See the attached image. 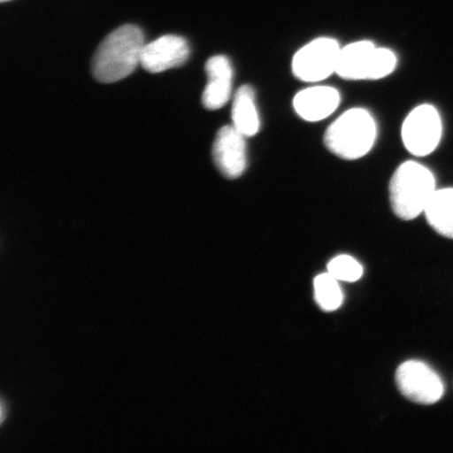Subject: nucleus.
<instances>
[{
  "label": "nucleus",
  "instance_id": "nucleus-11",
  "mask_svg": "<svg viewBox=\"0 0 453 453\" xmlns=\"http://www.w3.org/2000/svg\"><path fill=\"white\" fill-rule=\"evenodd\" d=\"M340 94L336 88L317 85L299 92L293 100L297 115L308 122H319L338 109Z\"/></svg>",
  "mask_w": 453,
  "mask_h": 453
},
{
  "label": "nucleus",
  "instance_id": "nucleus-17",
  "mask_svg": "<svg viewBox=\"0 0 453 453\" xmlns=\"http://www.w3.org/2000/svg\"><path fill=\"white\" fill-rule=\"evenodd\" d=\"M3 3L4 2H10V0H2Z\"/></svg>",
  "mask_w": 453,
  "mask_h": 453
},
{
  "label": "nucleus",
  "instance_id": "nucleus-1",
  "mask_svg": "<svg viewBox=\"0 0 453 453\" xmlns=\"http://www.w3.org/2000/svg\"><path fill=\"white\" fill-rule=\"evenodd\" d=\"M144 45V34L137 26L116 28L96 50L92 61L94 77L102 83H113L128 77L141 65Z\"/></svg>",
  "mask_w": 453,
  "mask_h": 453
},
{
  "label": "nucleus",
  "instance_id": "nucleus-6",
  "mask_svg": "<svg viewBox=\"0 0 453 453\" xmlns=\"http://www.w3.org/2000/svg\"><path fill=\"white\" fill-rule=\"evenodd\" d=\"M441 137V121L437 110L429 104L416 107L402 126V140L406 150L416 157L432 154Z\"/></svg>",
  "mask_w": 453,
  "mask_h": 453
},
{
  "label": "nucleus",
  "instance_id": "nucleus-14",
  "mask_svg": "<svg viewBox=\"0 0 453 453\" xmlns=\"http://www.w3.org/2000/svg\"><path fill=\"white\" fill-rule=\"evenodd\" d=\"M314 288L316 302L322 310L335 311L342 304L343 296L338 280L328 272L316 277Z\"/></svg>",
  "mask_w": 453,
  "mask_h": 453
},
{
  "label": "nucleus",
  "instance_id": "nucleus-8",
  "mask_svg": "<svg viewBox=\"0 0 453 453\" xmlns=\"http://www.w3.org/2000/svg\"><path fill=\"white\" fill-rule=\"evenodd\" d=\"M246 137L234 126L220 128L213 142L212 156L215 166L225 178L235 180L247 168Z\"/></svg>",
  "mask_w": 453,
  "mask_h": 453
},
{
  "label": "nucleus",
  "instance_id": "nucleus-5",
  "mask_svg": "<svg viewBox=\"0 0 453 453\" xmlns=\"http://www.w3.org/2000/svg\"><path fill=\"white\" fill-rule=\"evenodd\" d=\"M339 43L333 38H317L300 49L292 60V71L299 81L317 83L336 73Z\"/></svg>",
  "mask_w": 453,
  "mask_h": 453
},
{
  "label": "nucleus",
  "instance_id": "nucleus-12",
  "mask_svg": "<svg viewBox=\"0 0 453 453\" xmlns=\"http://www.w3.org/2000/svg\"><path fill=\"white\" fill-rule=\"evenodd\" d=\"M255 92L250 85H242L236 90L232 104L234 127L246 138L254 137L260 128L259 115L255 102Z\"/></svg>",
  "mask_w": 453,
  "mask_h": 453
},
{
  "label": "nucleus",
  "instance_id": "nucleus-2",
  "mask_svg": "<svg viewBox=\"0 0 453 453\" xmlns=\"http://www.w3.org/2000/svg\"><path fill=\"white\" fill-rule=\"evenodd\" d=\"M435 191L432 172L418 162L407 161L390 180V205L396 217L411 220L424 213Z\"/></svg>",
  "mask_w": 453,
  "mask_h": 453
},
{
  "label": "nucleus",
  "instance_id": "nucleus-9",
  "mask_svg": "<svg viewBox=\"0 0 453 453\" xmlns=\"http://www.w3.org/2000/svg\"><path fill=\"white\" fill-rule=\"evenodd\" d=\"M189 55V44L186 39L165 35L144 45L141 65L147 72L162 73L184 65Z\"/></svg>",
  "mask_w": 453,
  "mask_h": 453
},
{
  "label": "nucleus",
  "instance_id": "nucleus-13",
  "mask_svg": "<svg viewBox=\"0 0 453 453\" xmlns=\"http://www.w3.org/2000/svg\"><path fill=\"white\" fill-rule=\"evenodd\" d=\"M424 213L439 234L453 240V188L435 191Z\"/></svg>",
  "mask_w": 453,
  "mask_h": 453
},
{
  "label": "nucleus",
  "instance_id": "nucleus-15",
  "mask_svg": "<svg viewBox=\"0 0 453 453\" xmlns=\"http://www.w3.org/2000/svg\"><path fill=\"white\" fill-rule=\"evenodd\" d=\"M328 273L338 280L354 282L359 280L364 274V268L349 255H339L327 265Z\"/></svg>",
  "mask_w": 453,
  "mask_h": 453
},
{
  "label": "nucleus",
  "instance_id": "nucleus-16",
  "mask_svg": "<svg viewBox=\"0 0 453 453\" xmlns=\"http://www.w3.org/2000/svg\"><path fill=\"white\" fill-rule=\"evenodd\" d=\"M0 420H2V423L4 422L5 420V418H7V413H8V409H7V405H5V402L3 401L2 402V409H0Z\"/></svg>",
  "mask_w": 453,
  "mask_h": 453
},
{
  "label": "nucleus",
  "instance_id": "nucleus-4",
  "mask_svg": "<svg viewBox=\"0 0 453 453\" xmlns=\"http://www.w3.org/2000/svg\"><path fill=\"white\" fill-rule=\"evenodd\" d=\"M398 59L393 50L358 42L340 50L337 75L344 81H380L395 70Z\"/></svg>",
  "mask_w": 453,
  "mask_h": 453
},
{
  "label": "nucleus",
  "instance_id": "nucleus-7",
  "mask_svg": "<svg viewBox=\"0 0 453 453\" xmlns=\"http://www.w3.org/2000/svg\"><path fill=\"white\" fill-rule=\"evenodd\" d=\"M395 382L405 398L418 404L437 403L444 395V384L432 368L421 361L404 362L396 370Z\"/></svg>",
  "mask_w": 453,
  "mask_h": 453
},
{
  "label": "nucleus",
  "instance_id": "nucleus-3",
  "mask_svg": "<svg viewBox=\"0 0 453 453\" xmlns=\"http://www.w3.org/2000/svg\"><path fill=\"white\" fill-rule=\"evenodd\" d=\"M377 139V123L365 109H350L331 124L325 145L343 160H358L370 152Z\"/></svg>",
  "mask_w": 453,
  "mask_h": 453
},
{
  "label": "nucleus",
  "instance_id": "nucleus-10",
  "mask_svg": "<svg viewBox=\"0 0 453 453\" xmlns=\"http://www.w3.org/2000/svg\"><path fill=\"white\" fill-rule=\"evenodd\" d=\"M205 70L208 83L203 89V104L211 111L222 109L232 93L234 69L231 62L226 56H213L206 62Z\"/></svg>",
  "mask_w": 453,
  "mask_h": 453
}]
</instances>
